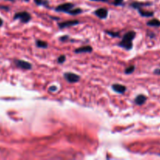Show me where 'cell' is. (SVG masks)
<instances>
[{"label":"cell","instance_id":"1","mask_svg":"<svg viewBox=\"0 0 160 160\" xmlns=\"http://www.w3.org/2000/svg\"><path fill=\"white\" fill-rule=\"evenodd\" d=\"M136 36V32L133 31H128L122 37V41L119 43V46L125 50H131L133 48V40Z\"/></svg>","mask_w":160,"mask_h":160},{"label":"cell","instance_id":"2","mask_svg":"<svg viewBox=\"0 0 160 160\" xmlns=\"http://www.w3.org/2000/svg\"><path fill=\"white\" fill-rule=\"evenodd\" d=\"M13 18L15 20H20L21 23H26L30 21V20L31 19V17L30 15V13H28L26 11H24V12H19L15 13Z\"/></svg>","mask_w":160,"mask_h":160},{"label":"cell","instance_id":"3","mask_svg":"<svg viewBox=\"0 0 160 160\" xmlns=\"http://www.w3.org/2000/svg\"><path fill=\"white\" fill-rule=\"evenodd\" d=\"M64 78L69 83H76L78 81H79L80 80V77L78 75L75 74L74 73H71V72H66V73H64Z\"/></svg>","mask_w":160,"mask_h":160},{"label":"cell","instance_id":"4","mask_svg":"<svg viewBox=\"0 0 160 160\" xmlns=\"http://www.w3.org/2000/svg\"><path fill=\"white\" fill-rule=\"evenodd\" d=\"M75 7V5L72 4V3L70 2H67V3H64V4H61L60 6H58L55 9V10L57 11V12H68L69 11L71 10L72 9Z\"/></svg>","mask_w":160,"mask_h":160},{"label":"cell","instance_id":"5","mask_svg":"<svg viewBox=\"0 0 160 160\" xmlns=\"http://www.w3.org/2000/svg\"><path fill=\"white\" fill-rule=\"evenodd\" d=\"M14 63L17 67L23 70H31L32 68V66L30 62H27V61L21 60V59H15L14 60Z\"/></svg>","mask_w":160,"mask_h":160},{"label":"cell","instance_id":"6","mask_svg":"<svg viewBox=\"0 0 160 160\" xmlns=\"http://www.w3.org/2000/svg\"><path fill=\"white\" fill-rule=\"evenodd\" d=\"M79 23V21L78 20H67V21H64L62 23H58V26L61 29H63V28H68V27L75 26V25H77Z\"/></svg>","mask_w":160,"mask_h":160},{"label":"cell","instance_id":"7","mask_svg":"<svg viewBox=\"0 0 160 160\" xmlns=\"http://www.w3.org/2000/svg\"><path fill=\"white\" fill-rule=\"evenodd\" d=\"M94 14L100 19H105L108 17V11L105 8H100V9H97L94 12Z\"/></svg>","mask_w":160,"mask_h":160},{"label":"cell","instance_id":"8","mask_svg":"<svg viewBox=\"0 0 160 160\" xmlns=\"http://www.w3.org/2000/svg\"><path fill=\"white\" fill-rule=\"evenodd\" d=\"M93 51V48L90 46V45H86V46H82L80 48H76L75 50V53H89V52H92Z\"/></svg>","mask_w":160,"mask_h":160},{"label":"cell","instance_id":"9","mask_svg":"<svg viewBox=\"0 0 160 160\" xmlns=\"http://www.w3.org/2000/svg\"><path fill=\"white\" fill-rule=\"evenodd\" d=\"M111 88H112V89L115 91V92H117V93H119V94H123L124 92H125V90H126V88H125V86L122 85V84H112Z\"/></svg>","mask_w":160,"mask_h":160},{"label":"cell","instance_id":"10","mask_svg":"<svg viewBox=\"0 0 160 160\" xmlns=\"http://www.w3.org/2000/svg\"><path fill=\"white\" fill-rule=\"evenodd\" d=\"M147 101V97L144 95H139L136 97L134 100V102L136 105L138 106H141V105L144 104V102Z\"/></svg>","mask_w":160,"mask_h":160},{"label":"cell","instance_id":"11","mask_svg":"<svg viewBox=\"0 0 160 160\" xmlns=\"http://www.w3.org/2000/svg\"><path fill=\"white\" fill-rule=\"evenodd\" d=\"M151 3L149 2H133L131 4V6L134 9H138L140 8L143 7V6H150Z\"/></svg>","mask_w":160,"mask_h":160},{"label":"cell","instance_id":"12","mask_svg":"<svg viewBox=\"0 0 160 160\" xmlns=\"http://www.w3.org/2000/svg\"><path fill=\"white\" fill-rule=\"evenodd\" d=\"M138 12H139V13L141 14L142 17H152V16L154 15V12H149V11H144L141 8H140V9H137Z\"/></svg>","mask_w":160,"mask_h":160},{"label":"cell","instance_id":"13","mask_svg":"<svg viewBox=\"0 0 160 160\" xmlns=\"http://www.w3.org/2000/svg\"><path fill=\"white\" fill-rule=\"evenodd\" d=\"M147 26L150 27H159L160 26V21L158 19H152V20H149L147 23Z\"/></svg>","mask_w":160,"mask_h":160},{"label":"cell","instance_id":"14","mask_svg":"<svg viewBox=\"0 0 160 160\" xmlns=\"http://www.w3.org/2000/svg\"><path fill=\"white\" fill-rule=\"evenodd\" d=\"M35 43H36V45H37V47H39V48H46L47 47H48V43L45 42H44V41L37 40L36 41Z\"/></svg>","mask_w":160,"mask_h":160},{"label":"cell","instance_id":"15","mask_svg":"<svg viewBox=\"0 0 160 160\" xmlns=\"http://www.w3.org/2000/svg\"><path fill=\"white\" fill-rule=\"evenodd\" d=\"M83 12V10H82L81 9H79V8H77V9H72L70 11H69L67 13H69L70 15H77V14H79L81 13V12Z\"/></svg>","mask_w":160,"mask_h":160},{"label":"cell","instance_id":"16","mask_svg":"<svg viewBox=\"0 0 160 160\" xmlns=\"http://www.w3.org/2000/svg\"><path fill=\"white\" fill-rule=\"evenodd\" d=\"M35 2L36 5H39V6H48L49 2L46 0H34Z\"/></svg>","mask_w":160,"mask_h":160},{"label":"cell","instance_id":"17","mask_svg":"<svg viewBox=\"0 0 160 160\" xmlns=\"http://www.w3.org/2000/svg\"><path fill=\"white\" fill-rule=\"evenodd\" d=\"M134 70H135L134 66H133V65L130 66V67H126V68L125 69V74H130V73H133Z\"/></svg>","mask_w":160,"mask_h":160},{"label":"cell","instance_id":"18","mask_svg":"<svg viewBox=\"0 0 160 160\" xmlns=\"http://www.w3.org/2000/svg\"><path fill=\"white\" fill-rule=\"evenodd\" d=\"M66 60V56L64 55H61L58 57L57 59V62L58 63H64Z\"/></svg>","mask_w":160,"mask_h":160},{"label":"cell","instance_id":"19","mask_svg":"<svg viewBox=\"0 0 160 160\" xmlns=\"http://www.w3.org/2000/svg\"><path fill=\"white\" fill-rule=\"evenodd\" d=\"M105 32H106L107 34H109L110 36H112V37H119V32H113V31H106Z\"/></svg>","mask_w":160,"mask_h":160},{"label":"cell","instance_id":"20","mask_svg":"<svg viewBox=\"0 0 160 160\" xmlns=\"http://www.w3.org/2000/svg\"><path fill=\"white\" fill-rule=\"evenodd\" d=\"M122 3H123V0H114L113 2V4L115 6H121L122 5Z\"/></svg>","mask_w":160,"mask_h":160},{"label":"cell","instance_id":"21","mask_svg":"<svg viewBox=\"0 0 160 160\" xmlns=\"http://www.w3.org/2000/svg\"><path fill=\"white\" fill-rule=\"evenodd\" d=\"M60 41H61V42H67V40L69 39V36L68 35H64L62 36V37L60 38Z\"/></svg>","mask_w":160,"mask_h":160},{"label":"cell","instance_id":"22","mask_svg":"<svg viewBox=\"0 0 160 160\" xmlns=\"http://www.w3.org/2000/svg\"><path fill=\"white\" fill-rule=\"evenodd\" d=\"M56 87H55L54 85H53V86H51V87H50L49 88V91H50V92H55V91H56Z\"/></svg>","mask_w":160,"mask_h":160},{"label":"cell","instance_id":"23","mask_svg":"<svg viewBox=\"0 0 160 160\" xmlns=\"http://www.w3.org/2000/svg\"><path fill=\"white\" fill-rule=\"evenodd\" d=\"M154 73H155V74L160 75V69H156V70H154Z\"/></svg>","mask_w":160,"mask_h":160},{"label":"cell","instance_id":"24","mask_svg":"<svg viewBox=\"0 0 160 160\" xmlns=\"http://www.w3.org/2000/svg\"><path fill=\"white\" fill-rule=\"evenodd\" d=\"M91 1H95V2H108V0H91Z\"/></svg>","mask_w":160,"mask_h":160},{"label":"cell","instance_id":"25","mask_svg":"<svg viewBox=\"0 0 160 160\" xmlns=\"http://www.w3.org/2000/svg\"><path fill=\"white\" fill-rule=\"evenodd\" d=\"M3 20H2V19L0 18V26H2V25H3Z\"/></svg>","mask_w":160,"mask_h":160},{"label":"cell","instance_id":"26","mask_svg":"<svg viewBox=\"0 0 160 160\" xmlns=\"http://www.w3.org/2000/svg\"><path fill=\"white\" fill-rule=\"evenodd\" d=\"M9 1H13V0H9Z\"/></svg>","mask_w":160,"mask_h":160},{"label":"cell","instance_id":"27","mask_svg":"<svg viewBox=\"0 0 160 160\" xmlns=\"http://www.w3.org/2000/svg\"><path fill=\"white\" fill-rule=\"evenodd\" d=\"M26 1H28V0H26Z\"/></svg>","mask_w":160,"mask_h":160}]
</instances>
